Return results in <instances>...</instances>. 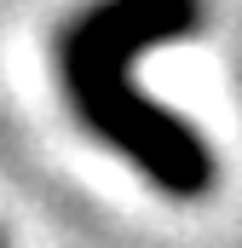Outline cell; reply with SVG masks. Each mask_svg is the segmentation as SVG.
Instances as JSON below:
<instances>
[{
    "instance_id": "6da1fadb",
    "label": "cell",
    "mask_w": 242,
    "mask_h": 248,
    "mask_svg": "<svg viewBox=\"0 0 242 248\" xmlns=\"http://www.w3.org/2000/svg\"><path fill=\"white\" fill-rule=\"evenodd\" d=\"M202 23V0H98L58 41L75 116L116 156H127L167 196H202L213 185V150L196 127L138 93L133 63Z\"/></svg>"
}]
</instances>
